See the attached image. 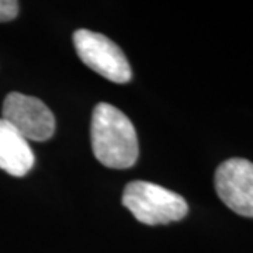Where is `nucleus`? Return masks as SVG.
Here are the masks:
<instances>
[{
	"mask_svg": "<svg viewBox=\"0 0 253 253\" xmlns=\"http://www.w3.org/2000/svg\"><path fill=\"white\" fill-rule=\"evenodd\" d=\"M34 163L36 158L27 139L0 118V169L21 177L33 169Z\"/></svg>",
	"mask_w": 253,
	"mask_h": 253,
	"instance_id": "6",
	"label": "nucleus"
},
{
	"mask_svg": "<svg viewBox=\"0 0 253 253\" xmlns=\"http://www.w3.org/2000/svg\"><path fill=\"white\" fill-rule=\"evenodd\" d=\"M215 191L226 207L253 218V163L242 158L222 162L215 170Z\"/></svg>",
	"mask_w": 253,
	"mask_h": 253,
	"instance_id": "5",
	"label": "nucleus"
},
{
	"mask_svg": "<svg viewBox=\"0 0 253 253\" xmlns=\"http://www.w3.org/2000/svg\"><path fill=\"white\" fill-rule=\"evenodd\" d=\"M123 206L139 222L159 225L180 221L187 215L189 206L180 194L149 181L128 183L123 193Z\"/></svg>",
	"mask_w": 253,
	"mask_h": 253,
	"instance_id": "2",
	"label": "nucleus"
},
{
	"mask_svg": "<svg viewBox=\"0 0 253 253\" xmlns=\"http://www.w3.org/2000/svg\"><path fill=\"white\" fill-rule=\"evenodd\" d=\"M18 1L16 0H0V23L11 21L17 17Z\"/></svg>",
	"mask_w": 253,
	"mask_h": 253,
	"instance_id": "7",
	"label": "nucleus"
},
{
	"mask_svg": "<svg viewBox=\"0 0 253 253\" xmlns=\"http://www.w3.org/2000/svg\"><path fill=\"white\" fill-rule=\"evenodd\" d=\"M73 45L82 62L107 81L118 84L131 81L132 71L128 59L109 37L81 28L73 34Z\"/></svg>",
	"mask_w": 253,
	"mask_h": 253,
	"instance_id": "3",
	"label": "nucleus"
},
{
	"mask_svg": "<svg viewBox=\"0 0 253 253\" xmlns=\"http://www.w3.org/2000/svg\"><path fill=\"white\" fill-rule=\"evenodd\" d=\"M1 116L27 141L44 142L54 135V114L44 101L37 97L17 91L9 93L3 101Z\"/></svg>",
	"mask_w": 253,
	"mask_h": 253,
	"instance_id": "4",
	"label": "nucleus"
},
{
	"mask_svg": "<svg viewBox=\"0 0 253 253\" xmlns=\"http://www.w3.org/2000/svg\"><path fill=\"white\" fill-rule=\"evenodd\" d=\"M91 149L106 168L128 169L139 155L138 136L131 120L117 107L99 103L91 116Z\"/></svg>",
	"mask_w": 253,
	"mask_h": 253,
	"instance_id": "1",
	"label": "nucleus"
}]
</instances>
